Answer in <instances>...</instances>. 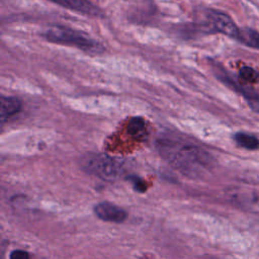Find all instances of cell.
I'll return each mask as SVG.
<instances>
[{
    "mask_svg": "<svg viewBox=\"0 0 259 259\" xmlns=\"http://www.w3.org/2000/svg\"><path fill=\"white\" fill-rule=\"evenodd\" d=\"M157 149L172 166L189 176L198 174L201 169L210 165V156L207 152L193 143L176 137H161L157 141Z\"/></svg>",
    "mask_w": 259,
    "mask_h": 259,
    "instance_id": "obj_1",
    "label": "cell"
},
{
    "mask_svg": "<svg viewBox=\"0 0 259 259\" xmlns=\"http://www.w3.org/2000/svg\"><path fill=\"white\" fill-rule=\"evenodd\" d=\"M44 37L52 42L74 46L90 54H100L104 51V48L98 41L89 37L84 32L68 27H52L44 33Z\"/></svg>",
    "mask_w": 259,
    "mask_h": 259,
    "instance_id": "obj_2",
    "label": "cell"
},
{
    "mask_svg": "<svg viewBox=\"0 0 259 259\" xmlns=\"http://www.w3.org/2000/svg\"><path fill=\"white\" fill-rule=\"evenodd\" d=\"M85 169L101 179L113 181L122 173V163L105 154L89 156L84 162Z\"/></svg>",
    "mask_w": 259,
    "mask_h": 259,
    "instance_id": "obj_3",
    "label": "cell"
},
{
    "mask_svg": "<svg viewBox=\"0 0 259 259\" xmlns=\"http://www.w3.org/2000/svg\"><path fill=\"white\" fill-rule=\"evenodd\" d=\"M218 76L225 84H227L233 90H235L236 92L241 94L247 100V102H248L249 106L252 108V110L259 112V94L257 93L256 90H254L250 86H243V84L235 81L230 75H228L227 73H225L223 71Z\"/></svg>",
    "mask_w": 259,
    "mask_h": 259,
    "instance_id": "obj_4",
    "label": "cell"
},
{
    "mask_svg": "<svg viewBox=\"0 0 259 259\" xmlns=\"http://www.w3.org/2000/svg\"><path fill=\"white\" fill-rule=\"evenodd\" d=\"M209 20L212 28L221 33H224L230 37L237 38L240 34V29L232 20V18L223 13L218 11H212L209 13Z\"/></svg>",
    "mask_w": 259,
    "mask_h": 259,
    "instance_id": "obj_5",
    "label": "cell"
},
{
    "mask_svg": "<svg viewBox=\"0 0 259 259\" xmlns=\"http://www.w3.org/2000/svg\"><path fill=\"white\" fill-rule=\"evenodd\" d=\"M95 214L106 222L112 223H121L127 219V212L110 202H100L94 207Z\"/></svg>",
    "mask_w": 259,
    "mask_h": 259,
    "instance_id": "obj_6",
    "label": "cell"
},
{
    "mask_svg": "<svg viewBox=\"0 0 259 259\" xmlns=\"http://www.w3.org/2000/svg\"><path fill=\"white\" fill-rule=\"evenodd\" d=\"M55 2L65 8L74 10L76 12L90 15V16H97L99 14V9L94 6L89 0H50Z\"/></svg>",
    "mask_w": 259,
    "mask_h": 259,
    "instance_id": "obj_7",
    "label": "cell"
},
{
    "mask_svg": "<svg viewBox=\"0 0 259 259\" xmlns=\"http://www.w3.org/2000/svg\"><path fill=\"white\" fill-rule=\"evenodd\" d=\"M21 108L20 101L15 97H1V112L0 119L1 122H4L7 118L17 113Z\"/></svg>",
    "mask_w": 259,
    "mask_h": 259,
    "instance_id": "obj_8",
    "label": "cell"
},
{
    "mask_svg": "<svg viewBox=\"0 0 259 259\" xmlns=\"http://www.w3.org/2000/svg\"><path fill=\"white\" fill-rule=\"evenodd\" d=\"M127 132L133 138L137 140H145L148 136V130L145 119L140 116L132 117L127 124Z\"/></svg>",
    "mask_w": 259,
    "mask_h": 259,
    "instance_id": "obj_9",
    "label": "cell"
},
{
    "mask_svg": "<svg viewBox=\"0 0 259 259\" xmlns=\"http://www.w3.org/2000/svg\"><path fill=\"white\" fill-rule=\"evenodd\" d=\"M235 142L242 148L247 150H257L259 149V139L250 134L237 133L234 136Z\"/></svg>",
    "mask_w": 259,
    "mask_h": 259,
    "instance_id": "obj_10",
    "label": "cell"
},
{
    "mask_svg": "<svg viewBox=\"0 0 259 259\" xmlns=\"http://www.w3.org/2000/svg\"><path fill=\"white\" fill-rule=\"evenodd\" d=\"M238 40L248 47L259 49V32L252 28L240 29V34Z\"/></svg>",
    "mask_w": 259,
    "mask_h": 259,
    "instance_id": "obj_11",
    "label": "cell"
},
{
    "mask_svg": "<svg viewBox=\"0 0 259 259\" xmlns=\"http://www.w3.org/2000/svg\"><path fill=\"white\" fill-rule=\"evenodd\" d=\"M240 77L247 81L248 83H257L259 82V72L252 67L249 66H244L240 69L239 71Z\"/></svg>",
    "mask_w": 259,
    "mask_h": 259,
    "instance_id": "obj_12",
    "label": "cell"
},
{
    "mask_svg": "<svg viewBox=\"0 0 259 259\" xmlns=\"http://www.w3.org/2000/svg\"><path fill=\"white\" fill-rule=\"evenodd\" d=\"M128 180L132 182V184L134 185V188L139 191V192H145L146 189H147V186H146V182L138 177V176H130L128 177Z\"/></svg>",
    "mask_w": 259,
    "mask_h": 259,
    "instance_id": "obj_13",
    "label": "cell"
},
{
    "mask_svg": "<svg viewBox=\"0 0 259 259\" xmlns=\"http://www.w3.org/2000/svg\"><path fill=\"white\" fill-rule=\"evenodd\" d=\"M10 259H29V255L23 250H14L10 254Z\"/></svg>",
    "mask_w": 259,
    "mask_h": 259,
    "instance_id": "obj_14",
    "label": "cell"
}]
</instances>
